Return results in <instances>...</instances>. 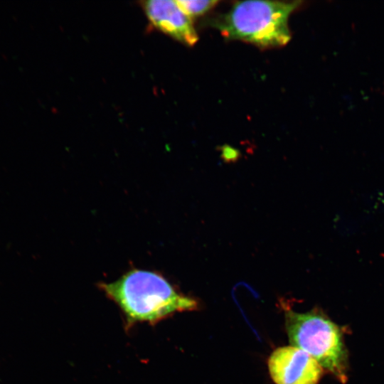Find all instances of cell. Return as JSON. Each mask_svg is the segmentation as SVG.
<instances>
[{
	"mask_svg": "<svg viewBox=\"0 0 384 384\" xmlns=\"http://www.w3.org/2000/svg\"><path fill=\"white\" fill-rule=\"evenodd\" d=\"M99 287L120 309L126 330L137 323L154 325L176 312L198 306L195 299L179 293L161 274L151 271L132 270Z\"/></svg>",
	"mask_w": 384,
	"mask_h": 384,
	"instance_id": "1",
	"label": "cell"
},
{
	"mask_svg": "<svg viewBox=\"0 0 384 384\" xmlns=\"http://www.w3.org/2000/svg\"><path fill=\"white\" fill-rule=\"evenodd\" d=\"M301 1H245L235 3L216 23L226 38L262 47L286 45L291 38L288 19Z\"/></svg>",
	"mask_w": 384,
	"mask_h": 384,
	"instance_id": "2",
	"label": "cell"
},
{
	"mask_svg": "<svg viewBox=\"0 0 384 384\" xmlns=\"http://www.w3.org/2000/svg\"><path fill=\"white\" fill-rule=\"evenodd\" d=\"M284 318L291 346L309 353L339 381H346L348 357L339 327L316 309L299 313L287 309Z\"/></svg>",
	"mask_w": 384,
	"mask_h": 384,
	"instance_id": "3",
	"label": "cell"
},
{
	"mask_svg": "<svg viewBox=\"0 0 384 384\" xmlns=\"http://www.w3.org/2000/svg\"><path fill=\"white\" fill-rule=\"evenodd\" d=\"M267 366L275 384H318L324 371L311 356L293 346L276 348Z\"/></svg>",
	"mask_w": 384,
	"mask_h": 384,
	"instance_id": "4",
	"label": "cell"
},
{
	"mask_svg": "<svg viewBox=\"0 0 384 384\" xmlns=\"http://www.w3.org/2000/svg\"><path fill=\"white\" fill-rule=\"evenodd\" d=\"M142 6L156 28L186 46L196 43L198 38L191 18L176 1L149 0L143 1Z\"/></svg>",
	"mask_w": 384,
	"mask_h": 384,
	"instance_id": "5",
	"label": "cell"
},
{
	"mask_svg": "<svg viewBox=\"0 0 384 384\" xmlns=\"http://www.w3.org/2000/svg\"><path fill=\"white\" fill-rule=\"evenodd\" d=\"M176 2L178 7L190 18L206 13L218 3L217 1L212 0H178Z\"/></svg>",
	"mask_w": 384,
	"mask_h": 384,
	"instance_id": "6",
	"label": "cell"
}]
</instances>
